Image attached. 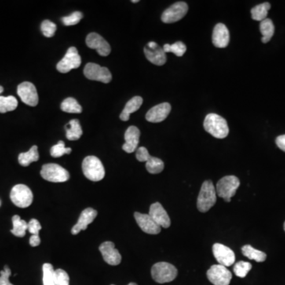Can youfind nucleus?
<instances>
[{
    "instance_id": "f257e3e1",
    "label": "nucleus",
    "mask_w": 285,
    "mask_h": 285,
    "mask_svg": "<svg viewBox=\"0 0 285 285\" xmlns=\"http://www.w3.org/2000/svg\"><path fill=\"white\" fill-rule=\"evenodd\" d=\"M204 128L215 138L224 139L229 134L228 122L218 114H208L204 121Z\"/></svg>"
},
{
    "instance_id": "f03ea898",
    "label": "nucleus",
    "mask_w": 285,
    "mask_h": 285,
    "mask_svg": "<svg viewBox=\"0 0 285 285\" xmlns=\"http://www.w3.org/2000/svg\"><path fill=\"white\" fill-rule=\"evenodd\" d=\"M216 190L212 181L202 184L198 198V209L201 213H206L216 203Z\"/></svg>"
},
{
    "instance_id": "7ed1b4c3",
    "label": "nucleus",
    "mask_w": 285,
    "mask_h": 285,
    "mask_svg": "<svg viewBox=\"0 0 285 285\" xmlns=\"http://www.w3.org/2000/svg\"><path fill=\"white\" fill-rule=\"evenodd\" d=\"M82 168L85 177L92 181H101L106 174L103 162L96 156H87L84 158Z\"/></svg>"
},
{
    "instance_id": "20e7f679",
    "label": "nucleus",
    "mask_w": 285,
    "mask_h": 285,
    "mask_svg": "<svg viewBox=\"0 0 285 285\" xmlns=\"http://www.w3.org/2000/svg\"><path fill=\"white\" fill-rule=\"evenodd\" d=\"M177 276V269L167 262H158L151 268V276L158 283L173 281Z\"/></svg>"
},
{
    "instance_id": "39448f33",
    "label": "nucleus",
    "mask_w": 285,
    "mask_h": 285,
    "mask_svg": "<svg viewBox=\"0 0 285 285\" xmlns=\"http://www.w3.org/2000/svg\"><path fill=\"white\" fill-rule=\"evenodd\" d=\"M240 185V181L235 176H225L222 177L216 184V194L227 202H231L232 197Z\"/></svg>"
},
{
    "instance_id": "423d86ee",
    "label": "nucleus",
    "mask_w": 285,
    "mask_h": 285,
    "mask_svg": "<svg viewBox=\"0 0 285 285\" xmlns=\"http://www.w3.org/2000/svg\"><path fill=\"white\" fill-rule=\"evenodd\" d=\"M10 198L14 205L17 207L25 209L28 208L33 203L34 195L31 189L26 184H16L12 188Z\"/></svg>"
},
{
    "instance_id": "0eeeda50",
    "label": "nucleus",
    "mask_w": 285,
    "mask_h": 285,
    "mask_svg": "<svg viewBox=\"0 0 285 285\" xmlns=\"http://www.w3.org/2000/svg\"><path fill=\"white\" fill-rule=\"evenodd\" d=\"M41 177L50 182H65L70 178L69 172L56 163L44 165L41 170Z\"/></svg>"
},
{
    "instance_id": "6e6552de",
    "label": "nucleus",
    "mask_w": 285,
    "mask_h": 285,
    "mask_svg": "<svg viewBox=\"0 0 285 285\" xmlns=\"http://www.w3.org/2000/svg\"><path fill=\"white\" fill-rule=\"evenodd\" d=\"M82 60L78 54V50L75 47L67 49L64 57L56 65V69L60 73H67L73 69L80 67Z\"/></svg>"
},
{
    "instance_id": "1a4fd4ad",
    "label": "nucleus",
    "mask_w": 285,
    "mask_h": 285,
    "mask_svg": "<svg viewBox=\"0 0 285 285\" xmlns=\"http://www.w3.org/2000/svg\"><path fill=\"white\" fill-rule=\"evenodd\" d=\"M84 75L89 80L99 81L109 83L112 80V75L107 67H101L97 63H89L84 67Z\"/></svg>"
},
{
    "instance_id": "9d476101",
    "label": "nucleus",
    "mask_w": 285,
    "mask_h": 285,
    "mask_svg": "<svg viewBox=\"0 0 285 285\" xmlns=\"http://www.w3.org/2000/svg\"><path fill=\"white\" fill-rule=\"evenodd\" d=\"M208 279L214 285H229L232 274L227 267L214 265L207 272Z\"/></svg>"
},
{
    "instance_id": "9b49d317",
    "label": "nucleus",
    "mask_w": 285,
    "mask_h": 285,
    "mask_svg": "<svg viewBox=\"0 0 285 285\" xmlns=\"http://www.w3.org/2000/svg\"><path fill=\"white\" fill-rule=\"evenodd\" d=\"M188 5L184 2H177L165 10L162 13V22L164 23H173L181 20L188 12Z\"/></svg>"
},
{
    "instance_id": "f8f14e48",
    "label": "nucleus",
    "mask_w": 285,
    "mask_h": 285,
    "mask_svg": "<svg viewBox=\"0 0 285 285\" xmlns=\"http://www.w3.org/2000/svg\"><path fill=\"white\" fill-rule=\"evenodd\" d=\"M18 94L25 104L30 107H36L38 104V93L34 84L24 82L18 86Z\"/></svg>"
},
{
    "instance_id": "ddd939ff",
    "label": "nucleus",
    "mask_w": 285,
    "mask_h": 285,
    "mask_svg": "<svg viewBox=\"0 0 285 285\" xmlns=\"http://www.w3.org/2000/svg\"><path fill=\"white\" fill-rule=\"evenodd\" d=\"M213 252L216 261L220 263V265L229 267L235 264V253L231 248L220 243H215L213 246Z\"/></svg>"
},
{
    "instance_id": "4468645a",
    "label": "nucleus",
    "mask_w": 285,
    "mask_h": 285,
    "mask_svg": "<svg viewBox=\"0 0 285 285\" xmlns=\"http://www.w3.org/2000/svg\"><path fill=\"white\" fill-rule=\"evenodd\" d=\"M144 53L147 60L155 65H164L166 62V56L163 49L155 41H150L144 48Z\"/></svg>"
},
{
    "instance_id": "2eb2a0df",
    "label": "nucleus",
    "mask_w": 285,
    "mask_h": 285,
    "mask_svg": "<svg viewBox=\"0 0 285 285\" xmlns=\"http://www.w3.org/2000/svg\"><path fill=\"white\" fill-rule=\"evenodd\" d=\"M86 44L89 49H95L100 56H107L111 52V47L101 35L91 33L86 38Z\"/></svg>"
},
{
    "instance_id": "dca6fc26",
    "label": "nucleus",
    "mask_w": 285,
    "mask_h": 285,
    "mask_svg": "<svg viewBox=\"0 0 285 285\" xmlns=\"http://www.w3.org/2000/svg\"><path fill=\"white\" fill-rule=\"evenodd\" d=\"M103 259L110 265H118L121 262V255L113 242H105L99 246Z\"/></svg>"
},
{
    "instance_id": "f3484780",
    "label": "nucleus",
    "mask_w": 285,
    "mask_h": 285,
    "mask_svg": "<svg viewBox=\"0 0 285 285\" xmlns=\"http://www.w3.org/2000/svg\"><path fill=\"white\" fill-rule=\"evenodd\" d=\"M135 219L142 231L150 235H158L161 232L160 226L157 224L149 214L135 213Z\"/></svg>"
},
{
    "instance_id": "a211bd4d",
    "label": "nucleus",
    "mask_w": 285,
    "mask_h": 285,
    "mask_svg": "<svg viewBox=\"0 0 285 285\" xmlns=\"http://www.w3.org/2000/svg\"><path fill=\"white\" fill-rule=\"evenodd\" d=\"M171 111V106L168 103L157 105L146 114V120L151 123H159L166 119Z\"/></svg>"
},
{
    "instance_id": "6ab92c4d",
    "label": "nucleus",
    "mask_w": 285,
    "mask_h": 285,
    "mask_svg": "<svg viewBox=\"0 0 285 285\" xmlns=\"http://www.w3.org/2000/svg\"><path fill=\"white\" fill-rule=\"evenodd\" d=\"M148 214L161 228H168L171 224L170 216H168L164 208L158 202L151 205Z\"/></svg>"
},
{
    "instance_id": "aec40b11",
    "label": "nucleus",
    "mask_w": 285,
    "mask_h": 285,
    "mask_svg": "<svg viewBox=\"0 0 285 285\" xmlns=\"http://www.w3.org/2000/svg\"><path fill=\"white\" fill-rule=\"evenodd\" d=\"M97 216V211L92 208H88L82 211L77 224L71 229V234L78 235L81 231H85L87 228L88 225L91 224Z\"/></svg>"
},
{
    "instance_id": "412c9836",
    "label": "nucleus",
    "mask_w": 285,
    "mask_h": 285,
    "mask_svg": "<svg viewBox=\"0 0 285 285\" xmlns=\"http://www.w3.org/2000/svg\"><path fill=\"white\" fill-rule=\"evenodd\" d=\"M140 132L136 126H130L125 134V143L122 146L124 151L127 153H133L137 150L140 142Z\"/></svg>"
},
{
    "instance_id": "4be33fe9",
    "label": "nucleus",
    "mask_w": 285,
    "mask_h": 285,
    "mask_svg": "<svg viewBox=\"0 0 285 285\" xmlns=\"http://www.w3.org/2000/svg\"><path fill=\"white\" fill-rule=\"evenodd\" d=\"M230 41V33L227 26L219 23L215 26L213 33V43L216 48L224 49L228 46Z\"/></svg>"
},
{
    "instance_id": "5701e85b",
    "label": "nucleus",
    "mask_w": 285,
    "mask_h": 285,
    "mask_svg": "<svg viewBox=\"0 0 285 285\" xmlns=\"http://www.w3.org/2000/svg\"><path fill=\"white\" fill-rule=\"evenodd\" d=\"M143 104V99L140 96L131 99L125 105V109L120 115V119L123 121H128L130 118V114L136 112Z\"/></svg>"
},
{
    "instance_id": "b1692460",
    "label": "nucleus",
    "mask_w": 285,
    "mask_h": 285,
    "mask_svg": "<svg viewBox=\"0 0 285 285\" xmlns=\"http://www.w3.org/2000/svg\"><path fill=\"white\" fill-rule=\"evenodd\" d=\"M39 159L38 146H33L27 152L21 153L19 155V162L21 166H28L32 162H37Z\"/></svg>"
},
{
    "instance_id": "393cba45",
    "label": "nucleus",
    "mask_w": 285,
    "mask_h": 285,
    "mask_svg": "<svg viewBox=\"0 0 285 285\" xmlns=\"http://www.w3.org/2000/svg\"><path fill=\"white\" fill-rule=\"evenodd\" d=\"M69 128H66V137L67 140L75 141L80 139L82 135V127L79 121L77 119H73L68 123Z\"/></svg>"
},
{
    "instance_id": "a878e982",
    "label": "nucleus",
    "mask_w": 285,
    "mask_h": 285,
    "mask_svg": "<svg viewBox=\"0 0 285 285\" xmlns=\"http://www.w3.org/2000/svg\"><path fill=\"white\" fill-rule=\"evenodd\" d=\"M260 31L262 34V38L261 41L263 43H268V41H270L272 36L274 35V32H275V27H274L273 23L272 21L269 19H265L261 22L260 23Z\"/></svg>"
},
{
    "instance_id": "bb28decb",
    "label": "nucleus",
    "mask_w": 285,
    "mask_h": 285,
    "mask_svg": "<svg viewBox=\"0 0 285 285\" xmlns=\"http://www.w3.org/2000/svg\"><path fill=\"white\" fill-rule=\"evenodd\" d=\"M242 252L245 257L249 259L254 260L257 262H263L266 259V253L261 250H256L250 245H246L242 248Z\"/></svg>"
},
{
    "instance_id": "cd10ccee",
    "label": "nucleus",
    "mask_w": 285,
    "mask_h": 285,
    "mask_svg": "<svg viewBox=\"0 0 285 285\" xmlns=\"http://www.w3.org/2000/svg\"><path fill=\"white\" fill-rule=\"evenodd\" d=\"M13 229L11 231L14 235L19 238H23L26 235V232L28 230V224L25 220H21L20 216L15 215L12 217Z\"/></svg>"
},
{
    "instance_id": "c85d7f7f",
    "label": "nucleus",
    "mask_w": 285,
    "mask_h": 285,
    "mask_svg": "<svg viewBox=\"0 0 285 285\" xmlns=\"http://www.w3.org/2000/svg\"><path fill=\"white\" fill-rule=\"evenodd\" d=\"M270 8L271 5L269 3H264L254 7L251 10L252 19L253 20L262 22L263 20L267 19L268 10L270 9Z\"/></svg>"
},
{
    "instance_id": "c756f323",
    "label": "nucleus",
    "mask_w": 285,
    "mask_h": 285,
    "mask_svg": "<svg viewBox=\"0 0 285 285\" xmlns=\"http://www.w3.org/2000/svg\"><path fill=\"white\" fill-rule=\"evenodd\" d=\"M18 100L14 96H8L4 97L0 96V113L5 114L7 112H11L16 110L18 107Z\"/></svg>"
},
{
    "instance_id": "7c9ffc66",
    "label": "nucleus",
    "mask_w": 285,
    "mask_h": 285,
    "mask_svg": "<svg viewBox=\"0 0 285 285\" xmlns=\"http://www.w3.org/2000/svg\"><path fill=\"white\" fill-rule=\"evenodd\" d=\"M146 169L152 174L161 173L164 169V162H162L160 158L151 155L146 162Z\"/></svg>"
},
{
    "instance_id": "2f4dec72",
    "label": "nucleus",
    "mask_w": 285,
    "mask_h": 285,
    "mask_svg": "<svg viewBox=\"0 0 285 285\" xmlns=\"http://www.w3.org/2000/svg\"><path fill=\"white\" fill-rule=\"evenodd\" d=\"M61 110L69 114H81L82 111V107L73 98H67L62 103Z\"/></svg>"
},
{
    "instance_id": "473e14b6",
    "label": "nucleus",
    "mask_w": 285,
    "mask_h": 285,
    "mask_svg": "<svg viewBox=\"0 0 285 285\" xmlns=\"http://www.w3.org/2000/svg\"><path fill=\"white\" fill-rule=\"evenodd\" d=\"M43 269V284L56 285V270L49 263H45Z\"/></svg>"
},
{
    "instance_id": "72a5a7b5",
    "label": "nucleus",
    "mask_w": 285,
    "mask_h": 285,
    "mask_svg": "<svg viewBox=\"0 0 285 285\" xmlns=\"http://www.w3.org/2000/svg\"><path fill=\"white\" fill-rule=\"evenodd\" d=\"M162 49H163L165 53H166V52H172L176 56L181 57L186 52V45L182 43L181 41H177L176 43L173 44V45L166 44Z\"/></svg>"
},
{
    "instance_id": "f704fd0d",
    "label": "nucleus",
    "mask_w": 285,
    "mask_h": 285,
    "mask_svg": "<svg viewBox=\"0 0 285 285\" xmlns=\"http://www.w3.org/2000/svg\"><path fill=\"white\" fill-rule=\"evenodd\" d=\"M71 152V148L65 147V144L63 141L58 142V144L52 146L50 149L51 155L54 158H59L65 154H70Z\"/></svg>"
},
{
    "instance_id": "c9c22d12",
    "label": "nucleus",
    "mask_w": 285,
    "mask_h": 285,
    "mask_svg": "<svg viewBox=\"0 0 285 285\" xmlns=\"http://www.w3.org/2000/svg\"><path fill=\"white\" fill-rule=\"evenodd\" d=\"M251 268L252 265L250 263L241 261L235 264V267H234V272H235L237 276L244 278L247 275L248 272H250Z\"/></svg>"
},
{
    "instance_id": "e433bc0d",
    "label": "nucleus",
    "mask_w": 285,
    "mask_h": 285,
    "mask_svg": "<svg viewBox=\"0 0 285 285\" xmlns=\"http://www.w3.org/2000/svg\"><path fill=\"white\" fill-rule=\"evenodd\" d=\"M41 30L45 37L52 38L56 33V25L51 21L45 20L41 23Z\"/></svg>"
},
{
    "instance_id": "4c0bfd02",
    "label": "nucleus",
    "mask_w": 285,
    "mask_h": 285,
    "mask_svg": "<svg viewBox=\"0 0 285 285\" xmlns=\"http://www.w3.org/2000/svg\"><path fill=\"white\" fill-rule=\"evenodd\" d=\"M82 14L80 12H75L70 15L69 16H66L62 19L63 25L65 26H74L78 24L82 19Z\"/></svg>"
},
{
    "instance_id": "58836bf2",
    "label": "nucleus",
    "mask_w": 285,
    "mask_h": 285,
    "mask_svg": "<svg viewBox=\"0 0 285 285\" xmlns=\"http://www.w3.org/2000/svg\"><path fill=\"white\" fill-rule=\"evenodd\" d=\"M70 278L66 271L61 268L56 270V285H69Z\"/></svg>"
},
{
    "instance_id": "ea45409f",
    "label": "nucleus",
    "mask_w": 285,
    "mask_h": 285,
    "mask_svg": "<svg viewBox=\"0 0 285 285\" xmlns=\"http://www.w3.org/2000/svg\"><path fill=\"white\" fill-rule=\"evenodd\" d=\"M11 275H12L11 268L8 265H5L4 270L0 272V285H14L9 280Z\"/></svg>"
},
{
    "instance_id": "a19ab883",
    "label": "nucleus",
    "mask_w": 285,
    "mask_h": 285,
    "mask_svg": "<svg viewBox=\"0 0 285 285\" xmlns=\"http://www.w3.org/2000/svg\"><path fill=\"white\" fill-rule=\"evenodd\" d=\"M41 230V225L40 222L36 219H32L28 224V231L32 235H39V231Z\"/></svg>"
},
{
    "instance_id": "79ce46f5",
    "label": "nucleus",
    "mask_w": 285,
    "mask_h": 285,
    "mask_svg": "<svg viewBox=\"0 0 285 285\" xmlns=\"http://www.w3.org/2000/svg\"><path fill=\"white\" fill-rule=\"evenodd\" d=\"M136 156L137 160L140 162H147L151 155L146 147H140L136 150Z\"/></svg>"
},
{
    "instance_id": "37998d69",
    "label": "nucleus",
    "mask_w": 285,
    "mask_h": 285,
    "mask_svg": "<svg viewBox=\"0 0 285 285\" xmlns=\"http://www.w3.org/2000/svg\"><path fill=\"white\" fill-rule=\"evenodd\" d=\"M276 144L279 149L285 152V135L278 136L276 139Z\"/></svg>"
},
{
    "instance_id": "c03bdc74",
    "label": "nucleus",
    "mask_w": 285,
    "mask_h": 285,
    "mask_svg": "<svg viewBox=\"0 0 285 285\" xmlns=\"http://www.w3.org/2000/svg\"><path fill=\"white\" fill-rule=\"evenodd\" d=\"M40 243H41V239H40L39 235H32L30 239V246L36 247V246H39Z\"/></svg>"
},
{
    "instance_id": "a18cd8bd",
    "label": "nucleus",
    "mask_w": 285,
    "mask_h": 285,
    "mask_svg": "<svg viewBox=\"0 0 285 285\" xmlns=\"http://www.w3.org/2000/svg\"><path fill=\"white\" fill-rule=\"evenodd\" d=\"M3 91H4V87L0 86V93H3Z\"/></svg>"
},
{
    "instance_id": "49530a36",
    "label": "nucleus",
    "mask_w": 285,
    "mask_h": 285,
    "mask_svg": "<svg viewBox=\"0 0 285 285\" xmlns=\"http://www.w3.org/2000/svg\"><path fill=\"white\" fill-rule=\"evenodd\" d=\"M132 2H133V3H139V0H133V1H132Z\"/></svg>"
},
{
    "instance_id": "de8ad7c7",
    "label": "nucleus",
    "mask_w": 285,
    "mask_h": 285,
    "mask_svg": "<svg viewBox=\"0 0 285 285\" xmlns=\"http://www.w3.org/2000/svg\"><path fill=\"white\" fill-rule=\"evenodd\" d=\"M128 285H137V284H136V283H129V284H128Z\"/></svg>"
},
{
    "instance_id": "09e8293b",
    "label": "nucleus",
    "mask_w": 285,
    "mask_h": 285,
    "mask_svg": "<svg viewBox=\"0 0 285 285\" xmlns=\"http://www.w3.org/2000/svg\"><path fill=\"white\" fill-rule=\"evenodd\" d=\"M283 229H284L285 231V222H284V224H283Z\"/></svg>"
},
{
    "instance_id": "8fccbe9b",
    "label": "nucleus",
    "mask_w": 285,
    "mask_h": 285,
    "mask_svg": "<svg viewBox=\"0 0 285 285\" xmlns=\"http://www.w3.org/2000/svg\"><path fill=\"white\" fill-rule=\"evenodd\" d=\"M112 285H114V284H112Z\"/></svg>"
}]
</instances>
